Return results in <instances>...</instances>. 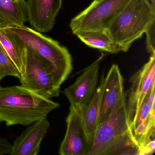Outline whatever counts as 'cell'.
I'll use <instances>...</instances> for the list:
<instances>
[{"mask_svg":"<svg viewBox=\"0 0 155 155\" xmlns=\"http://www.w3.org/2000/svg\"><path fill=\"white\" fill-rule=\"evenodd\" d=\"M59 104L20 86H0V122L29 126L47 118Z\"/></svg>","mask_w":155,"mask_h":155,"instance_id":"6da1fadb","label":"cell"},{"mask_svg":"<svg viewBox=\"0 0 155 155\" xmlns=\"http://www.w3.org/2000/svg\"><path fill=\"white\" fill-rule=\"evenodd\" d=\"M4 29L50 65L56 82L61 87L72 71V58L68 50L32 28L24 26Z\"/></svg>","mask_w":155,"mask_h":155,"instance_id":"7a4b0ae2","label":"cell"},{"mask_svg":"<svg viewBox=\"0 0 155 155\" xmlns=\"http://www.w3.org/2000/svg\"><path fill=\"white\" fill-rule=\"evenodd\" d=\"M155 21V9L144 0H130L107 31L120 52H127Z\"/></svg>","mask_w":155,"mask_h":155,"instance_id":"3957f363","label":"cell"},{"mask_svg":"<svg viewBox=\"0 0 155 155\" xmlns=\"http://www.w3.org/2000/svg\"><path fill=\"white\" fill-rule=\"evenodd\" d=\"M131 134L124 94L108 117L99 125L87 155H107L112 148Z\"/></svg>","mask_w":155,"mask_h":155,"instance_id":"277c9868","label":"cell"},{"mask_svg":"<svg viewBox=\"0 0 155 155\" xmlns=\"http://www.w3.org/2000/svg\"><path fill=\"white\" fill-rule=\"evenodd\" d=\"M130 0H94L71 21L72 33L107 31Z\"/></svg>","mask_w":155,"mask_h":155,"instance_id":"5b68a950","label":"cell"},{"mask_svg":"<svg viewBox=\"0 0 155 155\" xmlns=\"http://www.w3.org/2000/svg\"><path fill=\"white\" fill-rule=\"evenodd\" d=\"M19 81L21 86L46 98L59 96L61 87L56 82L50 65L26 47Z\"/></svg>","mask_w":155,"mask_h":155,"instance_id":"8992f818","label":"cell"},{"mask_svg":"<svg viewBox=\"0 0 155 155\" xmlns=\"http://www.w3.org/2000/svg\"><path fill=\"white\" fill-rule=\"evenodd\" d=\"M104 56L102 53L84 69L73 84L64 89V95L70 106L80 113L88 104L97 87L100 66Z\"/></svg>","mask_w":155,"mask_h":155,"instance_id":"52a82bcc","label":"cell"},{"mask_svg":"<svg viewBox=\"0 0 155 155\" xmlns=\"http://www.w3.org/2000/svg\"><path fill=\"white\" fill-rule=\"evenodd\" d=\"M155 54L131 77L127 101L130 125L136 117L140 108L155 84Z\"/></svg>","mask_w":155,"mask_h":155,"instance_id":"ba28073f","label":"cell"},{"mask_svg":"<svg viewBox=\"0 0 155 155\" xmlns=\"http://www.w3.org/2000/svg\"><path fill=\"white\" fill-rule=\"evenodd\" d=\"M67 130L59 149L60 155H87L90 144L84 128L81 114L70 107L66 118Z\"/></svg>","mask_w":155,"mask_h":155,"instance_id":"9c48e42d","label":"cell"},{"mask_svg":"<svg viewBox=\"0 0 155 155\" xmlns=\"http://www.w3.org/2000/svg\"><path fill=\"white\" fill-rule=\"evenodd\" d=\"M26 4L28 21L31 28L46 33L54 28L62 0H28Z\"/></svg>","mask_w":155,"mask_h":155,"instance_id":"30bf717a","label":"cell"},{"mask_svg":"<svg viewBox=\"0 0 155 155\" xmlns=\"http://www.w3.org/2000/svg\"><path fill=\"white\" fill-rule=\"evenodd\" d=\"M17 137L12 147L10 155H37L50 126L47 118L38 120Z\"/></svg>","mask_w":155,"mask_h":155,"instance_id":"8fae6325","label":"cell"},{"mask_svg":"<svg viewBox=\"0 0 155 155\" xmlns=\"http://www.w3.org/2000/svg\"><path fill=\"white\" fill-rule=\"evenodd\" d=\"M124 94L123 77L118 65L113 64L104 77L99 124L108 117L118 101Z\"/></svg>","mask_w":155,"mask_h":155,"instance_id":"7c38bea8","label":"cell"},{"mask_svg":"<svg viewBox=\"0 0 155 155\" xmlns=\"http://www.w3.org/2000/svg\"><path fill=\"white\" fill-rule=\"evenodd\" d=\"M104 77L105 76L103 73L93 97L86 107L80 113L90 146L92 144L99 124Z\"/></svg>","mask_w":155,"mask_h":155,"instance_id":"4fadbf2b","label":"cell"},{"mask_svg":"<svg viewBox=\"0 0 155 155\" xmlns=\"http://www.w3.org/2000/svg\"><path fill=\"white\" fill-rule=\"evenodd\" d=\"M28 21L25 0H0V27H21Z\"/></svg>","mask_w":155,"mask_h":155,"instance_id":"5bb4252c","label":"cell"},{"mask_svg":"<svg viewBox=\"0 0 155 155\" xmlns=\"http://www.w3.org/2000/svg\"><path fill=\"white\" fill-rule=\"evenodd\" d=\"M0 45L21 74L24 68L25 46L13 35L1 27Z\"/></svg>","mask_w":155,"mask_h":155,"instance_id":"9a60e30c","label":"cell"},{"mask_svg":"<svg viewBox=\"0 0 155 155\" xmlns=\"http://www.w3.org/2000/svg\"><path fill=\"white\" fill-rule=\"evenodd\" d=\"M76 36L84 44L90 48L111 54L120 52L107 31L82 32Z\"/></svg>","mask_w":155,"mask_h":155,"instance_id":"2e32d148","label":"cell"},{"mask_svg":"<svg viewBox=\"0 0 155 155\" xmlns=\"http://www.w3.org/2000/svg\"><path fill=\"white\" fill-rule=\"evenodd\" d=\"M7 76H13L19 80L21 74L0 45V81Z\"/></svg>","mask_w":155,"mask_h":155,"instance_id":"e0dca14e","label":"cell"},{"mask_svg":"<svg viewBox=\"0 0 155 155\" xmlns=\"http://www.w3.org/2000/svg\"><path fill=\"white\" fill-rule=\"evenodd\" d=\"M146 38V49L150 55L155 54V21L151 23L145 32Z\"/></svg>","mask_w":155,"mask_h":155,"instance_id":"ac0fdd59","label":"cell"},{"mask_svg":"<svg viewBox=\"0 0 155 155\" xmlns=\"http://www.w3.org/2000/svg\"><path fill=\"white\" fill-rule=\"evenodd\" d=\"M12 144L7 139L0 137V155L10 154Z\"/></svg>","mask_w":155,"mask_h":155,"instance_id":"d6986e66","label":"cell"},{"mask_svg":"<svg viewBox=\"0 0 155 155\" xmlns=\"http://www.w3.org/2000/svg\"><path fill=\"white\" fill-rule=\"evenodd\" d=\"M147 2L153 9H155V0H144Z\"/></svg>","mask_w":155,"mask_h":155,"instance_id":"ffe728a7","label":"cell"},{"mask_svg":"<svg viewBox=\"0 0 155 155\" xmlns=\"http://www.w3.org/2000/svg\"><path fill=\"white\" fill-rule=\"evenodd\" d=\"M0 82H1V81H0Z\"/></svg>","mask_w":155,"mask_h":155,"instance_id":"44dd1931","label":"cell"}]
</instances>
